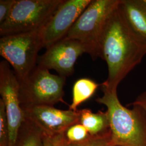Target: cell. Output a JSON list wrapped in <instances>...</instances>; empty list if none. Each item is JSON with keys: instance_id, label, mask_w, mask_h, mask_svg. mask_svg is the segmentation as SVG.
Instances as JSON below:
<instances>
[{"instance_id": "14", "label": "cell", "mask_w": 146, "mask_h": 146, "mask_svg": "<svg viewBox=\"0 0 146 146\" xmlns=\"http://www.w3.org/2000/svg\"><path fill=\"white\" fill-rule=\"evenodd\" d=\"M14 146H44L43 135L35 125L24 117Z\"/></svg>"}, {"instance_id": "4", "label": "cell", "mask_w": 146, "mask_h": 146, "mask_svg": "<svg viewBox=\"0 0 146 146\" xmlns=\"http://www.w3.org/2000/svg\"><path fill=\"white\" fill-rule=\"evenodd\" d=\"M22 108L35 106H54L63 100L66 77L54 75L38 66L23 81L19 82Z\"/></svg>"}, {"instance_id": "17", "label": "cell", "mask_w": 146, "mask_h": 146, "mask_svg": "<svg viewBox=\"0 0 146 146\" xmlns=\"http://www.w3.org/2000/svg\"><path fill=\"white\" fill-rule=\"evenodd\" d=\"M0 146H9L8 123L5 106L1 99H0Z\"/></svg>"}, {"instance_id": "1", "label": "cell", "mask_w": 146, "mask_h": 146, "mask_svg": "<svg viewBox=\"0 0 146 146\" xmlns=\"http://www.w3.org/2000/svg\"><path fill=\"white\" fill-rule=\"evenodd\" d=\"M119 5L106 23L100 45V58L106 61L108 69V78L101 86L111 90H117L121 82L146 55V44L131 29Z\"/></svg>"}, {"instance_id": "15", "label": "cell", "mask_w": 146, "mask_h": 146, "mask_svg": "<svg viewBox=\"0 0 146 146\" xmlns=\"http://www.w3.org/2000/svg\"><path fill=\"white\" fill-rule=\"evenodd\" d=\"M61 135L69 145L81 143L86 141L90 136L87 129L80 123L70 126L61 133Z\"/></svg>"}, {"instance_id": "21", "label": "cell", "mask_w": 146, "mask_h": 146, "mask_svg": "<svg viewBox=\"0 0 146 146\" xmlns=\"http://www.w3.org/2000/svg\"><path fill=\"white\" fill-rule=\"evenodd\" d=\"M144 1H145V2L146 3V0H144Z\"/></svg>"}, {"instance_id": "3", "label": "cell", "mask_w": 146, "mask_h": 146, "mask_svg": "<svg viewBox=\"0 0 146 146\" xmlns=\"http://www.w3.org/2000/svg\"><path fill=\"white\" fill-rule=\"evenodd\" d=\"M121 0H92L64 37L84 44L93 60L100 58V45L110 15Z\"/></svg>"}, {"instance_id": "8", "label": "cell", "mask_w": 146, "mask_h": 146, "mask_svg": "<svg viewBox=\"0 0 146 146\" xmlns=\"http://www.w3.org/2000/svg\"><path fill=\"white\" fill-rule=\"evenodd\" d=\"M92 0H63L40 31L42 47L46 49L66 36Z\"/></svg>"}, {"instance_id": "5", "label": "cell", "mask_w": 146, "mask_h": 146, "mask_svg": "<svg viewBox=\"0 0 146 146\" xmlns=\"http://www.w3.org/2000/svg\"><path fill=\"white\" fill-rule=\"evenodd\" d=\"M42 48L40 31L8 35L0 38V55L11 66L19 82L36 67L38 52Z\"/></svg>"}, {"instance_id": "11", "label": "cell", "mask_w": 146, "mask_h": 146, "mask_svg": "<svg viewBox=\"0 0 146 146\" xmlns=\"http://www.w3.org/2000/svg\"><path fill=\"white\" fill-rule=\"evenodd\" d=\"M120 9L128 25L146 44V3L144 0H121Z\"/></svg>"}, {"instance_id": "19", "label": "cell", "mask_w": 146, "mask_h": 146, "mask_svg": "<svg viewBox=\"0 0 146 146\" xmlns=\"http://www.w3.org/2000/svg\"><path fill=\"white\" fill-rule=\"evenodd\" d=\"M43 144L44 146H70L64 140L61 134L54 136L43 135Z\"/></svg>"}, {"instance_id": "13", "label": "cell", "mask_w": 146, "mask_h": 146, "mask_svg": "<svg viewBox=\"0 0 146 146\" xmlns=\"http://www.w3.org/2000/svg\"><path fill=\"white\" fill-rule=\"evenodd\" d=\"M100 85L89 78L77 80L73 86L72 103L69 106V110H78V106L90 98Z\"/></svg>"}, {"instance_id": "20", "label": "cell", "mask_w": 146, "mask_h": 146, "mask_svg": "<svg viewBox=\"0 0 146 146\" xmlns=\"http://www.w3.org/2000/svg\"><path fill=\"white\" fill-rule=\"evenodd\" d=\"M131 104L138 105L146 111V91L138 95L135 100Z\"/></svg>"}, {"instance_id": "18", "label": "cell", "mask_w": 146, "mask_h": 146, "mask_svg": "<svg viewBox=\"0 0 146 146\" xmlns=\"http://www.w3.org/2000/svg\"><path fill=\"white\" fill-rule=\"evenodd\" d=\"M17 0L0 1V24L7 19Z\"/></svg>"}, {"instance_id": "6", "label": "cell", "mask_w": 146, "mask_h": 146, "mask_svg": "<svg viewBox=\"0 0 146 146\" xmlns=\"http://www.w3.org/2000/svg\"><path fill=\"white\" fill-rule=\"evenodd\" d=\"M63 0H17L7 19L0 24L1 36L40 31Z\"/></svg>"}, {"instance_id": "9", "label": "cell", "mask_w": 146, "mask_h": 146, "mask_svg": "<svg viewBox=\"0 0 146 146\" xmlns=\"http://www.w3.org/2000/svg\"><path fill=\"white\" fill-rule=\"evenodd\" d=\"M24 117L43 135H56L68 127L80 123V110H58L50 106H35L22 108Z\"/></svg>"}, {"instance_id": "12", "label": "cell", "mask_w": 146, "mask_h": 146, "mask_svg": "<svg viewBox=\"0 0 146 146\" xmlns=\"http://www.w3.org/2000/svg\"><path fill=\"white\" fill-rule=\"evenodd\" d=\"M80 110V123L84 125L91 136L96 135L110 129L106 111L94 113L89 109Z\"/></svg>"}, {"instance_id": "2", "label": "cell", "mask_w": 146, "mask_h": 146, "mask_svg": "<svg viewBox=\"0 0 146 146\" xmlns=\"http://www.w3.org/2000/svg\"><path fill=\"white\" fill-rule=\"evenodd\" d=\"M96 100L107 108L111 139L115 146H146V111L138 105L129 109L121 104L117 90L102 87Z\"/></svg>"}, {"instance_id": "10", "label": "cell", "mask_w": 146, "mask_h": 146, "mask_svg": "<svg viewBox=\"0 0 146 146\" xmlns=\"http://www.w3.org/2000/svg\"><path fill=\"white\" fill-rule=\"evenodd\" d=\"M87 52L86 48L80 41L64 37L48 47L46 52L38 56L37 66L48 70L54 69L59 75L66 78L74 72L78 57Z\"/></svg>"}, {"instance_id": "7", "label": "cell", "mask_w": 146, "mask_h": 146, "mask_svg": "<svg viewBox=\"0 0 146 146\" xmlns=\"http://www.w3.org/2000/svg\"><path fill=\"white\" fill-rule=\"evenodd\" d=\"M20 83L14 70L6 61L0 62V94L7 117L9 146L15 143L18 133L24 120V114L19 97Z\"/></svg>"}, {"instance_id": "16", "label": "cell", "mask_w": 146, "mask_h": 146, "mask_svg": "<svg viewBox=\"0 0 146 146\" xmlns=\"http://www.w3.org/2000/svg\"><path fill=\"white\" fill-rule=\"evenodd\" d=\"M70 146H115L113 145L111 139V132L110 129L98 135L90 136L86 141Z\"/></svg>"}]
</instances>
